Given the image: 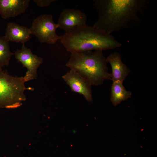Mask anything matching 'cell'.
I'll return each mask as SVG.
<instances>
[{"mask_svg": "<svg viewBox=\"0 0 157 157\" xmlns=\"http://www.w3.org/2000/svg\"><path fill=\"white\" fill-rule=\"evenodd\" d=\"M30 0H0V15L6 19L24 13L28 7Z\"/></svg>", "mask_w": 157, "mask_h": 157, "instance_id": "9c48e42d", "label": "cell"}, {"mask_svg": "<svg viewBox=\"0 0 157 157\" xmlns=\"http://www.w3.org/2000/svg\"><path fill=\"white\" fill-rule=\"evenodd\" d=\"M9 42L5 36H0V70L8 65L11 57L14 54L10 50Z\"/></svg>", "mask_w": 157, "mask_h": 157, "instance_id": "4fadbf2b", "label": "cell"}, {"mask_svg": "<svg viewBox=\"0 0 157 157\" xmlns=\"http://www.w3.org/2000/svg\"><path fill=\"white\" fill-rule=\"evenodd\" d=\"M59 28L58 24L54 22L52 15L46 14L35 19L29 28L31 34L40 42L53 44L61 38V36L56 32Z\"/></svg>", "mask_w": 157, "mask_h": 157, "instance_id": "5b68a950", "label": "cell"}, {"mask_svg": "<svg viewBox=\"0 0 157 157\" xmlns=\"http://www.w3.org/2000/svg\"><path fill=\"white\" fill-rule=\"evenodd\" d=\"M61 36V42L72 53L92 50L103 51L120 47L121 43L111 34L87 24L77 26Z\"/></svg>", "mask_w": 157, "mask_h": 157, "instance_id": "7a4b0ae2", "label": "cell"}, {"mask_svg": "<svg viewBox=\"0 0 157 157\" xmlns=\"http://www.w3.org/2000/svg\"><path fill=\"white\" fill-rule=\"evenodd\" d=\"M106 61L111 67L112 73L110 74L111 80L113 82H123L130 70L122 62L121 55L117 52L112 53L106 58Z\"/></svg>", "mask_w": 157, "mask_h": 157, "instance_id": "30bf717a", "label": "cell"}, {"mask_svg": "<svg viewBox=\"0 0 157 157\" xmlns=\"http://www.w3.org/2000/svg\"><path fill=\"white\" fill-rule=\"evenodd\" d=\"M14 54L18 61L27 69L24 76L25 82L36 79L38 69L42 63L43 58L33 54L31 49L26 47L24 44H23L21 49L15 51Z\"/></svg>", "mask_w": 157, "mask_h": 157, "instance_id": "8992f818", "label": "cell"}, {"mask_svg": "<svg viewBox=\"0 0 157 157\" xmlns=\"http://www.w3.org/2000/svg\"><path fill=\"white\" fill-rule=\"evenodd\" d=\"M146 0H95L98 17L93 26L107 34L128 28L137 22Z\"/></svg>", "mask_w": 157, "mask_h": 157, "instance_id": "6da1fadb", "label": "cell"}, {"mask_svg": "<svg viewBox=\"0 0 157 157\" xmlns=\"http://www.w3.org/2000/svg\"><path fill=\"white\" fill-rule=\"evenodd\" d=\"M55 0H34L33 1L38 6L43 7L49 6Z\"/></svg>", "mask_w": 157, "mask_h": 157, "instance_id": "5bb4252c", "label": "cell"}, {"mask_svg": "<svg viewBox=\"0 0 157 157\" xmlns=\"http://www.w3.org/2000/svg\"><path fill=\"white\" fill-rule=\"evenodd\" d=\"M31 34L30 28L15 22H10L7 25L5 36L9 42L24 44L30 39Z\"/></svg>", "mask_w": 157, "mask_h": 157, "instance_id": "8fae6325", "label": "cell"}, {"mask_svg": "<svg viewBox=\"0 0 157 157\" xmlns=\"http://www.w3.org/2000/svg\"><path fill=\"white\" fill-rule=\"evenodd\" d=\"M87 17L81 10L71 8L63 10L59 16V28L68 33L76 27L86 25Z\"/></svg>", "mask_w": 157, "mask_h": 157, "instance_id": "ba28073f", "label": "cell"}, {"mask_svg": "<svg viewBox=\"0 0 157 157\" xmlns=\"http://www.w3.org/2000/svg\"><path fill=\"white\" fill-rule=\"evenodd\" d=\"M123 83L120 81L113 82L111 86L110 100L115 106L130 98L131 96V92L126 89Z\"/></svg>", "mask_w": 157, "mask_h": 157, "instance_id": "7c38bea8", "label": "cell"}, {"mask_svg": "<svg viewBox=\"0 0 157 157\" xmlns=\"http://www.w3.org/2000/svg\"><path fill=\"white\" fill-rule=\"evenodd\" d=\"M102 52L94 50L72 52L66 65L80 74L92 85H101L106 80H111L106 58Z\"/></svg>", "mask_w": 157, "mask_h": 157, "instance_id": "3957f363", "label": "cell"}, {"mask_svg": "<svg viewBox=\"0 0 157 157\" xmlns=\"http://www.w3.org/2000/svg\"><path fill=\"white\" fill-rule=\"evenodd\" d=\"M62 78L72 91L82 95L88 102L92 101V85L80 74L74 70L70 69Z\"/></svg>", "mask_w": 157, "mask_h": 157, "instance_id": "52a82bcc", "label": "cell"}, {"mask_svg": "<svg viewBox=\"0 0 157 157\" xmlns=\"http://www.w3.org/2000/svg\"><path fill=\"white\" fill-rule=\"evenodd\" d=\"M24 77H14L0 70V108H13L19 106L25 100L24 91L33 90L26 88Z\"/></svg>", "mask_w": 157, "mask_h": 157, "instance_id": "277c9868", "label": "cell"}]
</instances>
